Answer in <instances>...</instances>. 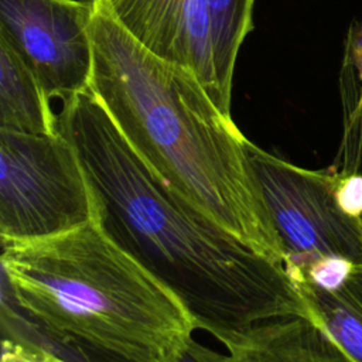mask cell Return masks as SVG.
<instances>
[{
    "label": "cell",
    "instance_id": "6da1fadb",
    "mask_svg": "<svg viewBox=\"0 0 362 362\" xmlns=\"http://www.w3.org/2000/svg\"><path fill=\"white\" fill-rule=\"evenodd\" d=\"M57 127L92 187L98 223L177 296L197 329L228 346L262 322L311 320L286 269L174 192L90 90L62 100Z\"/></svg>",
    "mask_w": 362,
    "mask_h": 362
},
{
    "label": "cell",
    "instance_id": "7a4b0ae2",
    "mask_svg": "<svg viewBox=\"0 0 362 362\" xmlns=\"http://www.w3.org/2000/svg\"><path fill=\"white\" fill-rule=\"evenodd\" d=\"M90 37V92L137 154L197 211L284 267L247 139L232 117L197 76L151 54L96 7Z\"/></svg>",
    "mask_w": 362,
    "mask_h": 362
},
{
    "label": "cell",
    "instance_id": "3957f363",
    "mask_svg": "<svg viewBox=\"0 0 362 362\" xmlns=\"http://www.w3.org/2000/svg\"><path fill=\"white\" fill-rule=\"evenodd\" d=\"M1 247L16 304L66 346L116 362H165L197 329L177 296L98 221Z\"/></svg>",
    "mask_w": 362,
    "mask_h": 362
},
{
    "label": "cell",
    "instance_id": "277c9868",
    "mask_svg": "<svg viewBox=\"0 0 362 362\" xmlns=\"http://www.w3.org/2000/svg\"><path fill=\"white\" fill-rule=\"evenodd\" d=\"M98 219V204L72 144L55 134L0 129L1 245L57 236Z\"/></svg>",
    "mask_w": 362,
    "mask_h": 362
},
{
    "label": "cell",
    "instance_id": "5b68a950",
    "mask_svg": "<svg viewBox=\"0 0 362 362\" xmlns=\"http://www.w3.org/2000/svg\"><path fill=\"white\" fill-rule=\"evenodd\" d=\"M246 154L283 249L284 269L296 287L305 270L321 259L362 263V216L341 206V173L335 165L303 168L249 140Z\"/></svg>",
    "mask_w": 362,
    "mask_h": 362
},
{
    "label": "cell",
    "instance_id": "8992f818",
    "mask_svg": "<svg viewBox=\"0 0 362 362\" xmlns=\"http://www.w3.org/2000/svg\"><path fill=\"white\" fill-rule=\"evenodd\" d=\"M93 0H0V35L51 100L90 90Z\"/></svg>",
    "mask_w": 362,
    "mask_h": 362
},
{
    "label": "cell",
    "instance_id": "52a82bcc",
    "mask_svg": "<svg viewBox=\"0 0 362 362\" xmlns=\"http://www.w3.org/2000/svg\"><path fill=\"white\" fill-rule=\"evenodd\" d=\"M151 54L185 68L225 115L216 83L206 0H93Z\"/></svg>",
    "mask_w": 362,
    "mask_h": 362
},
{
    "label": "cell",
    "instance_id": "ba28073f",
    "mask_svg": "<svg viewBox=\"0 0 362 362\" xmlns=\"http://www.w3.org/2000/svg\"><path fill=\"white\" fill-rule=\"evenodd\" d=\"M226 349L236 362H356L318 322L305 317L257 324Z\"/></svg>",
    "mask_w": 362,
    "mask_h": 362
},
{
    "label": "cell",
    "instance_id": "9c48e42d",
    "mask_svg": "<svg viewBox=\"0 0 362 362\" xmlns=\"http://www.w3.org/2000/svg\"><path fill=\"white\" fill-rule=\"evenodd\" d=\"M0 129L27 134H55L57 115L38 79L0 35Z\"/></svg>",
    "mask_w": 362,
    "mask_h": 362
},
{
    "label": "cell",
    "instance_id": "30bf717a",
    "mask_svg": "<svg viewBox=\"0 0 362 362\" xmlns=\"http://www.w3.org/2000/svg\"><path fill=\"white\" fill-rule=\"evenodd\" d=\"M344 134L339 148L342 174H356L362 157V21L352 20L344 42L339 71Z\"/></svg>",
    "mask_w": 362,
    "mask_h": 362
},
{
    "label": "cell",
    "instance_id": "8fae6325",
    "mask_svg": "<svg viewBox=\"0 0 362 362\" xmlns=\"http://www.w3.org/2000/svg\"><path fill=\"white\" fill-rule=\"evenodd\" d=\"M216 83L225 110L230 115L232 82L238 52L253 28L255 0H206Z\"/></svg>",
    "mask_w": 362,
    "mask_h": 362
},
{
    "label": "cell",
    "instance_id": "7c38bea8",
    "mask_svg": "<svg viewBox=\"0 0 362 362\" xmlns=\"http://www.w3.org/2000/svg\"><path fill=\"white\" fill-rule=\"evenodd\" d=\"M298 291L307 301L311 320L318 322L356 362H362V310L341 290L325 291L303 283Z\"/></svg>",
    "mask_w": 362,
    "mask_h": 362
},
{
    "label": "cell",
    "instance_id": "4fadbf2b",
    "mask_svg": "<svg viewBox=\"0 0 362 362\" xmlns=\"http://www.w3.org/2000/svg\"><path fill=\"white\" fill-rule=\"evenodd\" d=\"M355 266V263L341 257L321 259L305 270L303 280L297 284V287L307 283L320 290L335 291L348 280Z\"/></svg>",
    "mask_w": 362,
    "mask_h": 362
},
{
    "label": "cell",
    "instance_id": "5bb4252c",
    "mask_svg": "<svg viewBox=\"0 0 362 362\" xmlns=\"http://www.w3.org/2000/svg\"><path fill=\"white\" fill-rule=\"evenodd\" d=\"M165 362H236L235 358L229 355H223L218 351H214L192 337Z\"/></svg>",
    "mask_w": 362,
    "mask_h": 362
},
{
    "label": "cell",
    "instance_id": "9a60e30c",
    "mask_svg": "<svg viewBox=\"0 0 362 362\" xmlns=\"http://www.w3.org/2000/svg\"><path fill=\"white\" fill-rule=\"evenodd\" d=\"M338 199L341 206L354 216H362V175L341 174L338 184Z\"/></svg>",
    "mask_w": 362,
    "mask_h": 362
},
{
    "label": "cell",
    "instance_id": "2e32d148",
    "mask_svg": "<svg viewBox=\"0 0 362 362\" xmlns=\"http://www.w3.org/2000/svg\"><path fill=\"white\" fill-rule=\"evenodd\" d=\"M362 310V263L356 264L348 280L338 288Z\"/></svg>",
    "mask_w": 362,
    "mask_h": 362
},
{
    "label": "cell",
    "instance_id": "e0dca14e",
    "mask_svg": "<svg viewBox=\"0 0 362 362\" xmlns=\"http://www.w3.org/2000/svg\"><path fill=\"white\" fill-rule=\"evenodd\" d=\"M57 362H64V361H62V359H59V361H57Z\"/></svg>",
    "mask_w": 362,
    "mask_h": 362
}]
</instances>
